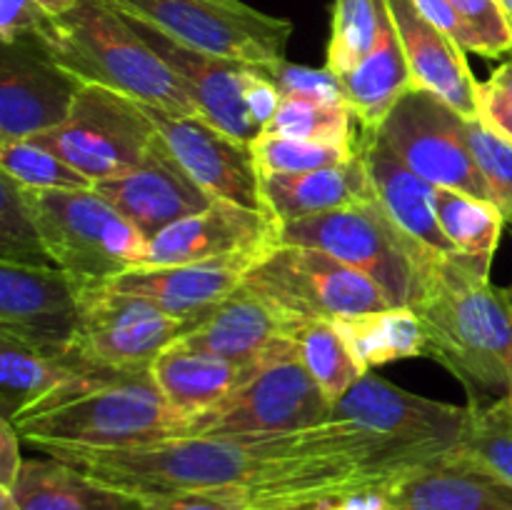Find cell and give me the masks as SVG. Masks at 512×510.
<instances>
[{"label":"cell","instance_id":"cell-39","mask_svg":"<svg viewBox=\"0 0 512 510\" xmlns=\"http://www.w3.org/2000/svg\"><path fill=\"white\" fill-rule=\"evenodd\" d=\"M263 73L278 85L283 98L315 100V103L330 105L345 103L340 78L328 65L325 68H308V65H293L288 60H283V63L273 65V68H265Z\"/></svg>","mask_w":512,"mask_h":510},{"label":"cell","instance_id":"cell-29","mask_svg":"<svg viewBox=\"0 0 512 510\" xmlns=\"http://www.w3.org/2000/svg\"><path fill=\"white\" fill-rule=\"evenodd\" d=\"M435 213L440 228L473 268L490 275L495 250L503 238L505 215L495 203L450 188H435Z\"/></svg>","mask_w":512,"mask_h":510},{"label":"cell","instance_id":"cell-1","mask_svg":"<svg viewBox=\"0 0 512 510\" xmlns=\"http://www.w3.org/2000/svg\"><path fill=\"white\" fill-rule=\"evenodd\" d=\"M410 308L428 333L425 355L438 360L468 390V403L512 388V315L500 288L463 255L428 258ZM498 398V395H495Z\"/></svg>","mask_w":512,"mask_h":510},{"label":"cell","instance_id":"cell-11","mask_svg":"<svg viewBox=\"0 0 512 510\" xmlns=\"http://www.w3.org/2000/svg\"><path fill=\"white\" fill-rule=\"evenodd\" d=\"M378 135L413 173L435 188L490 200L488 185L470 153L465 118L428 90H408L383 120Z\"/></svg>","mask_w":512,"mask_h":510},{"label":"cell","instance_id":"cell-10","mask_svg":"<svg viewBox=\"0 0 512 510\" xmlns=\"http://www.w3.org/2000/svg\"><path fill=\"white\" fill-rule=\"evenodd\" d=\"M78 303L80 325L73 353L118 373H150V365L165 348L200 325L108 285L83 290Z\"/></svg>","mask_w":512,"mask_h":510},{"label":"cell","instance_id":"cell-7","mask_svg":"<svg viewBox=\"0 0 512 510\" xmlns=\"http://www.w3.org/2000/svg\"><path fill=\"white\" fill-rule=\"evenodd\" d=\"M335 405L310 378L303 360H278L255 370L235 393L190 415L185 438H275L320 428L333 420Z\"/></svg>","mask_w":512,"mask_h":510},{"label":"cell","instance_id":"cell-9","mask_svg":"<svg viewBox=\"0 0 512 510\" xmlns=\"http://www.w3.org/2000/svg\"><path fill=\"white\" fill-rule=\"evenodd\" d=\"M243 285L303 320H340L390 308L368 275L303 245H273Z\"/></svg>","mask_w":512,"mask_h":510},{"label":"cell","instance_id":"cell-19","mask_svg":"<svg viewBox=\"0 0 512 510\" xmlns=\"http://www.w3.org/2000/svg\"><path fill=\"white\" fill-rule=\"evenodd\" d=\"M278 243L280 223L273 213L213 200L210 208L188 215L150 238L140 265L203 263Z\"/></svg>","mask_w":512,"mask_h":510},{"label":"cell","instance_id":"cell-27","mask_svg":"<svg viewBox=\"0 0 512 510\" xmlns=\"http://www.w3.org/2000/svg\"><path fill=\"white\" fill-rule=\"evenodd\" d=\"M340 85H343L345 103L353 110L355 123L363 130H378L395 103L415 88L393 20L383 30L373 53L358 68L343 75Z\"/></svg>","mask_w":512,"mask_h":510},{"label":"cell","instance_id":"cell-24","mask_svg":"<svg viewBox=\"0 0 512 510\" xmlns=\"http://www.w3.org/2000/svg\"><path fill=\"white\" fill-rule=\"evenodd\" d=\"M263 198L280 225L313 218L375 198L363 155L355 150L348 163L298 175L263 178Z\"/></svg>","mask_w":512,"mask_h":510},{"label":"cell","instance_id":"cell-36","mask_svg":"<svg viewBox=\"0 0 512 510\" xmlns=\"http://www.w3.org/2000/svg\"><path fill=\"white\" fill-rule=\"evenodd\" d=\"M255 163L263 178L270 175H298L310 170L333 168V165L348 163L355 155V148H340V145L308 143V140L280 138V135L260 133L253 140Z\"/></svg>","mask_w":512,"mask_h":510},{"label":"cell","instance_id":"cell-2","mask_svg":"<svg viewBox=\"0 0 512 510\" xmlns=\"http://www.w3.org/2000/svg\"><path fill=\"white\" fill-rule=\"evenodd\" d=\"M38 40L53 63L83 85L115 90L178 118L200 115L178 73L150 48L133 20L105 0H83L50 20Z\"/></svg>","mask_w":512,"mask_h":510},{"label":"cell","instance_id":"cell-26","mask_svg":"<svg viewBox=\"0 0 512 510\" xmlns=\"http://www.w3.org/2000/svg\"><path fill=\"white\" fill-rule=\"evenodd\" d=\"M255 370L260 368L193 350L180 340L165 348L150 365V375L163 398L185 415H195L228 398Z\"/></svg>","mask_w":512,"mask_h":510},{"label":"cell","instance_id":"cell-28","mask_svg":"<svg viewBox=\"0 0 512 510\" xmlns=\"http://www.w3.org/2000/svg\"><path fill=\"white\" fill-rule=\"evenodd\" d=\"M333 323L338 325L363 373L395 360L423 358L428 348L423 320L410 305H390L373 313L348 315Z\"/></svg>","mask_w":512,"mask_h":510},{"label":"cell","instance_id":"cell-38","mask_svg":"<svg viewBox=\"0 0 512 510\" xmlns=\"http://www.w3.org/2000/svg\"><path fill=\"white\" fill-rule=\"evenodd\" d=\"M465 33V50L483 58L512 53V23L500 0H448Z\"/></svg>","mask_w":512,"mask_h":510},{"label":"cell","instance_id":"cell-51","mask_svg":"<svg viewBox=\"0 0 512 510\" xmlns=\"http://www.w3.org/2000/svg\"><path fill=\"white\" fill-rule=\"evenodd\" d=\"M330 503V500H328ZM328 503H323V505H315V508H305V510H328Z\"/></svg>","mask_w":512,"mask_h":510},{"label":"cell","instance_id":"cell-52","mask_svg":"<svg viewBox=\"0 0 512 510\" xmlns=\"http://www.w3.org/2000/svg\"><path fill=\"white\" fill-rule=\"evenodd\" d=\"M503 398H505V400H508V403H510V408H512V388L508 390V393H505V395H503Z\"/></svg>","mask_w":512,"mask_h":510},{"label":"cell","instance_id":"cell-3","mask_svg":"<svg viewBox=\"0 0 512 510\" xmlns=\"http://www.w3.org/2000/svg\"><path fill=\"white\" fill-rule=\"evenodd\" d=\"M190 415L163 398L153 375H128L40 413L20 415L15 430L35 448H135L185 438Z\"/></svg>","mask_w":512,"mask_h":510},{"label":"cell","instance_id":"cell-18","mask_svg":"<svg viewBox=\"0 0 512 510\" xmlns=\"http://www.w3.org/2000/svg\"><path fill=\"white\" fill-rule=\"evenodd\" d=\"M93 190L148 240L178 220L213 205V198L185 173L163 138L155 143L143 165L120 178L100 180Z\"/></svg>","mask_w":512,"mask_h":510},{"label":"cell","instance_id":"cell-47","mask_svg":"<svg viewBox=\"0 0 512 510\" xmlns=\"http://www.w3.org/2000/svg\"><path fill=\"white\" fill-rule=\"evenodd\" d=\"M35 3H40L50 15H55V18H58V15H65L68 10H73L75 5L83 3V0H35Z\"/></svg>","mask_w":512,"mask_h":510},{"label":"cell","instance_id":"cell-22","mask_svg":"<svg viewBox=\"0 0 512 510\" xmlns=\"http://www.w3.org/2000/svg\"><path fill=\"white\" fill-rule=\"evenodd\" d=\"M135 28L148 40L150 48L178 73L200 118L245 143H253L263 133L243 103V73L250 65L190 50L143 23H135Z\"/></svg>","mask_w":512,"mask_h":510},{"label":"cell","instance_id":"cell-53","mask_svg":"<svg viewBox=\"0 0 512 510\" xmlns=\"http://www.w3.org/2000/svg\"><path fill=\"white\" fill-rule=\"evenodd\" d=\"M510 225H512V223H510Z\"/></svg>","mask_w":512,"mask_h":510},{"label":"cell","instance_id":"cell-17","mask_svg":"<svg viewBox=\"0 0 512 510\" xmlns=\"http://www.w3.org/2000/svg\"><path fill=\"white\" fill-rule=\"evenodd\" d=\"M270 248L273 245L203 263L140 265L118 275L108 288L150 300L175 318L203 323L220 303L243 288L250 270Z\"/></svg>","mask_w":512,"mask_h":510},{"label":"cell","instance_id":"cell-30","mask_svg":"<svg viewBox=\"0 0 512 510\" xmlns=\"http://www.w3.org/2000/svg\"><path fill=\"white\" fill-rule=\"evenodd\" d=\"M390 20L388 0H335L325 65L338 78L348 75L373 53Z\"/></svg>","mask_w":512,"mask_h":510},{"label":"cell","instance_id":"cell-16","mask_svg":"<svg viewBox=\"0 0 512 510\" xmlns=\"http://www.w3.org/2000/svg\"><path fill=\"white\" fill-rule=\"evenodd\" d=\"M303 323V318L243 285L180 343L248 368H265L298 355L295 333Z\"/></svg>","mask_w":512,"mask_h":510},{"label":"cell","instance_id":"cell-5","mask_svg":"<svg viewBox=\"0 0 512 510\" xmlns=\"http://www.w3.org/2000/svg\"><path fill=\"white\" fill-rule=\"evenodd\" d=\"M280 243L323 250L358 273L368 275L390 305H410L428 258L418 243L390 220L378 198L313 218L280 225Z\"/></svg>","mask_w":512,"mask_h":510},{"label":"cell","instance_id":"cell-35","mask_svg":"<svg viewBox=\"0 0 512 510\" xmlns=\"http://www.w3.org/2000/svg\"><path fill=\"white\" fill-rule=\"evenodd\" d=\"M0 263L55 268L23 188L0 175Z\"/></svg>","mask_w":512,"mask_h":510},{"label":"cell","instance_id":"cell-14","mask_svg":"<svg viewBox=\"0 0 512 510\" xmlns=\"http://www.w3.org/2000/svg\"><path fill=\"white\" fill-rule=\"evenodd\" d=\"M148 110L170 153L210 198L270 213L253 145L223 133L200 115L178 118L163 110Z\"/></svg>","mask_w":512,"mask_h":510},{"label":"cell","instance_id":"cell-4","mask_svg":"<svg viewBox=\"0 0 512 510\" xmlns=\"http://www.w3.org/2000/svg\"><path fill=\"white\" fill-rule=\"evenodd\" d=\"M40 238L75 293L105 288L143 263L148 238L95 190H30Z\"/></svg>","mask_w":512,"mask_h":510},{"label":"cell","instance_id":"cell-46","mask_svg":"<svg viewBox=\"0 0 512 510\" xmlns=\"http://www.w3.org/2000/svg\"><path fill=\"white\" fill-rule=\"evenodd\" d=\"M413 5L430 20V23L438 25L443 33H448L450 38H455L465 48L463 25H460L458 15H455L453 5H450L448 0H413Z\"/></svg>","mask_w":512,"mask_h":510},{"label":"cell","instance_id":"cell-49","mask_svg":"<svg viewBox=\"0 0 512 510\" xmlns=\"http://www.w3.org/2000/svg\"><path fill=\"white\" fill-rule=\"evenodd\" d=\"M500 295H503L505 305H508V310H510V315H512V280H510L508 285H503V288H500Z\"/></svg>","mask_w":512,"mask_h":510},{"label":"cell","instance_id":"cell-13","mask_svg":"<svg viewBox=\"0 0 512 510\" xmlns=\"http://www.w3.org/2000/svg\"><path fill=\"white\" fill-rule=\"evenodd\" d=\"M78 325V293L63 270L0 263V335L48 358H65Z\"/></svg>","mask_w":512,"mask_h":510},{"label":"cell","instance_id":"cell-8","mask_svg":"<svg viewBox=\"0 0 512 510\" xmlns=\"http://www.w3.org/2000/svg\"><path fill=\"white\" fill-rule=\"evenodd\" d=\"M30 140L100 183L143 165L160 133L148 105L100 85H83L75 95L70 118Z\"/></svg>","mask_w":512,"mask_h":510},{"label":"cell","instance_id":"cell-37","mask_svg":"<svg viewBox=\"0 0 512 510\" xmlns=\"http://www.w3.org/2000/svg\"><path fill=\"white\" fill-rule=\"evenodd\" d=\"M465 133L475 168L480 170L490 190V203L498 205L505 220L512 223V143L480 118L465 120Z\"/></svg>","mask_w":512,"mask_h":510},{"label":"cell","instance_id":"cell-43","mask_svg":"<svg viewBox=\"0 0 512 510\" xmlns=\"http://www.w3.org/2000/svg\"><path fill=\"white\" fill-rule=\"evenodd\" d=\"M243 103L248 108L250 118L255 120V125L265 130L270 120L275 118V113H278L280 103H283V93L263 70L250 65L243 73Z\"/></svg>","mask_w":512,"mask_h":510},{"label":"cell","instance_id":"cell-23","mask_svg":"<svg viewBox=\"0 0 512 510\" xmlns=\"http://www.w3.org/2000/svg\"><path fill=\"white\" fill-rule=\"evenodd\" d=\"M393 510H512V488L468 458L440 455L390 483Z\"/></svg>","mask_w":512,"mask_h":510},{"label":"cell","instance_id":"cell-31","mask_svg":"<svg viewBox=\"0 0 512 510\" xmlns=\"http://www.w3.org/2000/svg\"><path fill=\"white\" fill-rule=\"evenodd\" d=\"M295 343L310 378L333 405L365 375L333 320H305L295 333Z\"/></svg>","mask_w":512,"mask_h":510},{"label":"cell","instance_id":"cell-33","mask_svg":"<svg viewBox=\"0 0 512 510\" xmlns=\"http://www.w3.org/2000/svg\"><path fill=\"white\" fill-rule=\"evenodd\" d=\"M353 110L345 103H315V100L283 98L278 113L263 133L280 138L308 140V143L355 148Z\"/></svg>","mask_w":512,"mask_h":510},{"label":"cell","instance_id":"cell-12","mask_svg":"<svg viewBox=\"0 0 512 510\" xmlns=\"http://www.w3.org/2000/svg\"><path fill=\"white\" fill-rule=\"evenodd\" d=\"M470 405L440 403L365 373L335 403L333 420H345L378 440L425 460L453 453L470 425Z\"/></svg>","mask_w":512,"mask_h":510},{"label":"cell","instance_id":"cell-45","mask_svg":"<svg viewBox=\"0 0 512 510\" xmlns=\"http://www.w3.org/2000/svg\"><path fill=\"white\" fill-rule=\"evenodd\" d=\"M20 435L10 420L0 418V490H10L18 480L23 458H20Z\"/></svg>","mask_w":512,"mask_h":510},{"label":"cell","instance_id":"cell-50","mask_svg":"<svg viewBox=\"0 0 512 510\" xmlns=\"http://www.w3.org/2000/svg\"><path fill=\"white\" fill-rule=\"evenodd\" d=\"M500 3H503L505 13H508V18H510V23H512V0H500Z\"/></svg>","mask_w":512,"mask_h":510},{"label":"cell","instance_id":"cell-44","mask_svg":"<svg viewBox=\"0 0 512 510\" xmlns=\"http://www.w3.org/2000/svg\"><path fill=\"white\" fill-rule=\"evenodd\" d=\"M328 510H393L390 483H365L345 490L328 503Z\"/></svg>","mask_w":512,"mask_h":510},{"label":"cell","instance_id":"cell-34","mask_svg":"<svg viewBox=\"0 0 512 510\" xmlns=\"http://www.w3.org/2000/svg\"><path fill=\"white\" fill-rule=\"evenodd\" d=\"M0 170L20 188L30 190H93L95 185L35 140L0 143Z\"/></svg>","mask_w":512,"mask_h":510},{"label":"cell","instance_id":"cell-42","mask_svg":"<svg viewBox=\"0 0 512 510\" xmlns=\"http://www.w3.org/2000/svg\"><path fill=\"white\" fill-rule=\"evenodd\" d=\"M55 15L35 0H0V40L15 45L20 40L40 38Z\"/></svg>","mask_w":512,"mask_h":510},{"label":"cell","instance_id":"cell-41","mask_svg":"<svg viewBox=\"0 0 512 510\" xmlns=\"http://www.w3.org/2000/svg\"><path fill=\"white\" fill-rule=\"evenodd\" d=\"M478 118L512 143V60L478 85Z\"/></svg>","mask_w":512,"mask_h":510},{"label":"cell","instance_id":"cell-21","mask_svg":"<svg viewBox=\"0 0 512 510\" xmlns=\"http://www.w3.org/2000/svg\"><path fill=\"white\" fill-rule=\"evenodd\" d=\"M395 30L408 58L413 85L448 103L465 120L478 118V80L473 78L468 50L430 23L413 0H388Z\"/></svg>","mask_w":512,"mask_h":510},{"label":"cell","instance_id":"cell-15","mask_svg":"<svg viewBox=\"0 0 512 510\" xmlns=\"http://www.w3.org/2000/svg\"><path fill=\"white\" fill-rule=\"evenodd\" d=\"M3 48L0 143L38 138L63 125L83 83L55 65L38 38Z\"/></svg>","mask_w":512,"mask_h":510},{"label":"cell","instance_id":"cell-40","mask_svg":"<svg viewBox=\"0 0 512 510\" xmlns=\"http://www.w3.org/2000/svg\"><path fill=\"white\" fill-rule=\"evenodd\" d=\"M145 510H250V493L243 485L183 490L143 500Z\"/></svg>","mask_w":512,"mask_h":510},{"label":"cell","instance_id":"cell-25","mask_svg":"<svg viewBox=\"0 0 512 510\" xmlns=\"http://www.w3.org/2000/svg\"><path fill=\"white\" fill-rule=\"evenodd\" d=\"M10 493L20 510H145L135 495L110 488L53 455L23 460Z\"/></svg>","mask_w":512,"mask_h":510},{"label":"cell","instance_id":"cell-48","mask_svg":"<svg viewBox=\"0 0 512 510\" xmlns=\"http://www.w3.org/2000/svg\"><path fill=\"white\" fill-rule=\"evenodd\" d=\"M0 510H20L10 490H0Z\"/></svg>","mask_w":512,"mask_h":510},{"label":"cell","instance_id":"cell-6","mask_svg":"<svg viewBox=\"0 0 512 510\" xmlns=\"http://www.w3.org/2000/svg\"><path fill=\"white\" fill-rule=\"evenodd\" d=\"M125 18L223 60L273 68L285 60L293 23L240 0H105Z\"/></svg>","mask_w":512,"mask_h":510},{"label":"cell","instance_id":"cell-20","mask_svg":"<svg viewBox=\"0 0 512 510\" xmlns=\"http://www.w3.org/2000/svg\"><path fill=\"white\" fill-rule=\"evenodd\" d=\"M355 150L363 155L373 183L375 198L383 205L395 225L418 243L425 253L435 258H453L458 255L455 245L440 228L435 213V185L420 178L408 168L388 145L380 140L378 130L358 128L355 133Z\"/></svg>","mask_w":512,"mask_h":510},{"label":"cell","instance_id":"cell-32","mask_svg":"<svg viewBox=\"0 0 512 510\" xmlns=\"http://www.w3.org/2000/svg\"><path fill=\"white\" fill-rule=\"evenodd\" d=\"M473 415L455 453L512 488V408L505 398L468 403Z\"/></svg>","mask_w":512,"mask_h":510}]
</instances>
